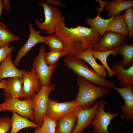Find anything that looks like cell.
<instances>
[{
  "label": "cell",
  "mask_w": 133,
  "mask_h": 133,
  "mask_svg": "<svg viewBox=\"0 0 133 133\" xmlns=\"http://www.w3.org/2000/svg\"><path fill=\"white\" fill-rule=\"evenodd\" d=\"M47 52L45 46L42 44L39 50L38 54L33 60L32 68L35 70L42 85H51V77L57 66V64L50 66L46 63L44 59Z\"/></svg>",
  "instance_id": "7"
},
{
  "label": "cell",
  "mask_w": 133,
  "mask_h": 133,
  "mask_svg": "<svg viewBox=\"0 0 133 133\" xmlns=\"http://www.w3.org/2000/svg\"><path fill=\"white\" fill-rule=\"evenodd\" d=\"M19 37L12 33L1 22L0 23V49L12 42L19 41Z\"/></svg>",
  "instance_id": "25"
},
{
  "label": "cell",
  "mask_w": 133,
  "mask_h": 133,
  "mask_svg": "<svg viewBox=\"0 0 133 133\" xmlns=\"http://www.w3.org/2000/svg\"><path fill=\"white\" fill-rule=\"evenodd\" d=\"M92 48H90L75 56L77 58L82 59L87 62L98 74L105 78L107 77V71L102 65L99 64L96 62L92 53Z\"/></svg>",
  "instance_id": "19"
},
{
  "label": "cell",
  "mask_w": 133,
  "mask_h": 133,
  "mask_svg": "<svg viewBox=\"0 0 133 133\" xmlns=\"http://www.w3.org/2000/svg\"><path fill=\"white\" fill-rule=\"evenodd\" d=\"M106 31L116 33L126 36L128 35V28L123 15L120 13L116 15L107 25Z\"/></svg>",
  "instance_id": "22"
},
{
  "label": "cell",
  "mask_w": 133,
  "mask_h": 133,
  "mask_svg": "<svg viewBox=\"0 0 133 133\" xmlns=\"http://www.w3.org/2000/svg\"><path fill=\"white\" fill-rule=\"evenodd\" d=\"M38 4L43 8L45 19L42 22L35 19L36 26L39 29L46 31L48 35L54 33L57 26L64 17L62 12L59 9L51 5L47 2L41 1Z\"/></svg>",
  "instance_id": "4"
},
{
  "label": "cell",
  "mask_w": 133,
  "mask_h": 133,
  "mask_svg": "<svg viewBox=\"0 0 133 133\" xmlns=\"http://www.w3.org/2000/svg\"><path fill=\"white\" fill-rule=\"evenodd\" d=\"M28 26L30 32L28 38L26 43L18 50L13 62L16 67L19 65L22 58L35 45L40 43H44V36L40 35V32L34 29L32 23H30Z\"/></svg>",
  "instance_id": "12"
},
{
  "label": "cell",
  "mask_w": 133,
  "mask_h": 133,
  "mask_svg": "<svg viewBox=\"0 0 133 133\" xmlns=\"http://www.w3.org/2000/svg\"><path fill=\"white\" fill-rule=\"evenodd\" d=\"M66 55L63 50H53L47 52L45 54L44 59L47 64L51 66L56 64L60 58Z\"/></svg>",
  "instance_id": "29"
},
{
  "label": "cell",
  "mask_w": 133,
  "mask_h": 133,
  "mask_svg": "<svg viewBox=\"0 0 133 133\" xmlns=\"http://www.w3.org/2000/svg\"><path fill=\"white\" fill-rule=\"evenodd\" d=\"M10 43H9L0 49V63L3 61L8 54L13 51L14 47L10 46Z\"/></svg>",
  "instance_id": "32"
},
{
  "label": "cell",
  "mask_w": 133,
  "mask_h": 133,
  "mask_svg": "<svg viewBox=\"0 0 133 133\" xmlns=\"http://www.w3.org/2000/svg\"><path fill=\"white\" fill-rule=\"evenodd\" d=\"M11 130L10 133H18L20 131L28 127L39 128L40 126L28 118L12 112Z\"/></svg>",
  "instance_id": "20"
},
{
  "label": "cell",
  "mask_w": 133,
  "mask_h": 133,
  "mask_svg": "<svg viewBox=\"0 0 133 133\" xmlns=\"http://www.w3.org/2000/svg\"><path fill=\"white\" fill-rule=\"evenodd\" d=\"M78 109L66 114L58 120L55 133H72L77 123Z\"/></svg>",
  "instance_id": "18"
},
{
  "label": "cell",
  "mask_w": 133,
  "mask_h": 133,
  "mask_svg": "<svg viewBox=\"0 0 133 133\" xmlns=\"http://www.w3.org/2000/svg\"><path fill=\"white\" fill-rule=\"evenodd\" d=\"M98 109L91 123L94 127V133H110L108 130L112 120L119 115L118 113L106 112L104 107L107 101L105 100L100 99L98 101Z\"/></svg>",
  "instance_id": "8"
},
{
  "label": "cell",
  "mask_w": 133,
  "mask_h": 133,
  "mask_svg": "<svg viewBox=\"0 0 133 133\" xmlns=\"http://www.w3.org/2000/svg\"><path fill=\"white\" fill-rule=\"evenodd\" d=\"M46 2L50 4L51 3L54 6L56 5H58L63 7H65L63 5L61 1L57 0H47Z\"/></svg>",
  "instance_id": "34"
},
{
  "label": "cell",
  "mask_w": 133,
  "mask_h": 133,
  "mask_svg": "<svg viewBox=\"0 0 133 133\" xmlns=\"http://www.w3.org/2000/svg\"><path fill=\"white\" fill-rule=\"evenodd\" d=\"M123 98L124 105L121 107L122 112L126 121L133 120V86L120 88L115 86L113 88Z\"/></svg>",
  "instance_id": "14"
},
{
  "label": "cell",
  "mask_w": 133,
  "mask_h": 133,
  "mask_svg": "<svg viewBox=\"0 0 133 133\" xmlns=\"http://www.w3.org/2000/svg\"><path fill=\"white\" fill-rule=\"evenodd\" d=\"M2 7L3 10L8 12H10L11 9V6L8 0H1Z\"/></svg>",
  "instance_id": "33"
},
{
  "label": "cell",
  "mask_w": 133,
  "mask_h": 133,
  "mask_svg": "<svg viewBox=\"0 0 133 133\" xmlns=\"http://www.w3.org/2000/svg\"><path fill=\"white\" fill-rule=\"evenodd\" d=\"M7 111L15 112L31 121H33L32 98L22 100L18 98L9 99L4 97L3 102L0 103V112Z\"/></svg>",
  "instance_id": "6"
},
{
  "label": "cell",
  "mask_w": 133,
  "mask_h": 133,
  "mask_svg": "<svg viewBox=\"0 0 133 133\" xmlns=\"http://www.w3.org/2000/svg\"><path fill=\"white\" fill-rule=\"evenodd\" d=\"M7 80L3 79L1 81H0V89H5L6 87Z\"/></svg>",
  "instance_id": "35"
},
{
  "label": "cell",
  "mask_w": 133,
  "mask_h": 133,
  "mask_svg": "<svg viewBox=\"0 0 133 133\" xmlns=\"http://www.w3.org/2000/svg\"><path fill=\"white\" fill-rule=\"evenodd\" d=\"M133 6V0H115L109 1L105 9L108 11L107 16L110 17H115Z\"/></svg>",
  "instance_id": "21"
},
{
  "label": "cell",
  "mask_w": 133,
  "mask_h": 133,
  "mask_svg": "<svg viewBox=\"0 0 133 133\" xmlns=\"http://www.w3.org/2000/svg\"><path fill=\"white\" fill-rule=\"evenodd\" d=\"M127 36L118 33L106 31L93 48L92 50L102 52L115 51L126 43Z\"/></svg>",
  "instance_id": "9"
},
{
  "label": "cell",
  "mask_w": 133,
  "mask_h": 133,
  "mask_svg": "<svg viewBox=\"0 0 133 133\" xmlns=\"http://www.w3.org/2000/svg\"><path fill=\"white\" fill-rule=\"evenodd\" d=\"M22 78L24 100L32 98L40 89L42 84L39 78L33 68L30 71L27 70L24 73Z\"/></svg>",
  "instance_id": "11"
},
{
  "label": "cell",
  "mask_w": 133,
  "mask_h": 133,
  "mask_svg": "<svg viewBox=\"0 0 133 133\" xmlns=\"http://www.w3.org/2000/svg\"><path fill=\"white\" fill-rule=\"evenodd\" d=\"M111 68L122 88L133 86V64L125 69L119 65L117 62H114L112 63Z\"/></svg>",
  "instance_id": "15"
},
{
  "label": "cell",
  "mask_w": 133,
  "mask_h": 133,
  "mask_svg": "<svg viewBox=\"0 0 133 133\" xmlns=\"http://www.w3.org/2000/svg\"><path fill=\"white\" fill-rule=\"evenodd\" d=\"M65 66L77 76H81L98 86L113 89L114 84L98 74L89 67L84 60L75 56L66 55L64 58Z\"/></svg>",
  "instance_id": "2"
},
{
  "label": "cell",
  "mask_w": 133,
  "mask_h": 133,
  "mask_svg": "<svg viewBox=\"0 0 133 133\" xmlns=\"http://www.w3.org/2000/svg\"><path fill=\"white\" fill-rule=\"evenodd\" d=\"M92 53L95 59H99L102 65L105 67L106 69L108 77L110 78L113 77L115 75L114 73L108 65L107 58L110 55L112 54L113 56H115L117 54V53L113 50L99 52L92 50Z\"/></svg>",
  "instance_id": "26"
},
{
  "label": "cell",
  "mask_w": 133,
  "mask_h": 133,
  "mask_svg": "<svg viewBox=\"0 0 133 133\" xmlns=\"http://www.w3.org/2000/svg\"><path fill=\"white\" fill-rule=\"evenodd\" d=\"M128 30V36L130 39L133 37V7H131L126 10L123 15Z\"/></svg>",
  "instance_id": "30"
},
{
  "label": "cell",
  "mask_w": 133,
  "mask_h": 133,
  "mask_svg": "<svg viewBox=\"0 0 133 133\" xmlns=\"http://www.w3.org/2000/svg\"><path fill=\"white\" fill-rule=\"evenodd\" d=\"M28 133V132H27V133Z\"/></svg>",
  "instance_id": "37"
},
{
  "label": "cell",
  "mask_w": 133,
  "mask_h": 133,
  "mask_svg": "<svg viewBox=\"0 0 133 133\" xmlns=\"http://www.w3.org/2000/svg\"><path fill=\"white\" fill-rule=\"evenodd\" d=\"M3 10V9L2 6L1 0H0V23L1 22L0 20V17Z\"/></svg>",
  "instance_id": "36"
},
{
  "label": "cell",
  "mask_w": 133,
  "mask_h": 133,
  "mask_svg": "<svg viewBox=\"0 0 133 133\" xmlns=\"http://www.w3.org/2000/svg\"><path fill=\"white\" fill-rule=\"evenodd\" d=\"M57 122L49 117L46 115L43 117L42 125L36 128L34 133H55Z\"/></svg>",
  "instance_id": "27"
},
{
  "label": "cell",
  "mask_w": 133,
  "mask_h": 133,
  "mask_svg": "<svg viewBox=\"0 0 133 133\" xmlns=\"http://www.w3.org/2000/svg\"><path fill=\"white\" fill-rule=\"evenodd\" d=\"M98 12L97 15L94 18L88 17L86 19V23L91 27H93L98 31L101 37L106 32V28L109 23L115 18V16L107 19L101 17Z\"/></svg>",
  "instance_id": "24"
},
{
  "label": "cell",
  "mask_w": 133,
  "mask_h": 133,
  "mask_svg": "<svg viewBox=\"0 0 133 133\" xmlns=\"http://www.w3.org/2000/svg\"><path fill=\"white\" fill-rule=\"evenodd\" d=\"M55 87L54 84L42 85L40 90L32 98L34 122L40 126L47 114L49 95Z\"/></svg>",
  "instance_id": "5"
},
{
  "label": "cell",
  "mask_w": 133,
  "mask_h": 133,
  "mask_svg": "<svg viewBox=\"0 0 133 133\" xmlns=\"http://www.w3.org/2000/svg\"><path fill=\"white\" fill-rule=\"evenodd\" d=\"M11 53L1 63L0 65V81L5 78L18 77H22L26 71L16 67L12 61Z\"/></svg>",
  "instance_id": "17"
},
{
  "label": "cell",
  "mask_w": 133,
  "mask_h": 133,
  "mask_svg": "<svg viewBox=\"0 0 133 133\" xmlns=\"http://www.w3.org/2000/svg\"><path fill=\"white\" fill-rule=\"evenodd\" d=\"M11 127V118L6 116L0 117V133H7Z\"/></svg>",
  "instance_id": "31"
},
{
  "label": "cell",
  "mask_w": 133,
  "mask_h": 133,
  "mask_svg": "<svg viewBox=\"0 0 133 133\" xmlns=\"http://www.w3.org/2000/svg\"><path fill=\"white\" fill-rule=\"evenodd\" d=\"M76 81L79 89L75 100L80 107L90 108L96 100L111 93L110 89L95 86L81 76H77Z\"/></svg>",
  "instance_id": "3"
},
{
  "label": "cell",
  "mask_w": 133,
  "mask_h": 133,
  "mask_svg": "<svg viewBox=\"0 0 133 133\" xmlns=\"http://www.w3.org/2000/svg\"><path fill=\"white\" fill-rule=\"evenodd\" d=\"M79 107L75 100L59 102L51 99H49L46 115L57 122L61 118L68 113L74 112Z\"/></svg>",
  "instance_id": "10"
},
{
  "label": "cell",
  "mask_w": 133,
  "mask_h": 133,
  "mask_svg": "<svg viewBox=\"0 0 133 133\" xmlns=\"http://www.w3.org/2000/svg\"><path fill=\"white\" fill-rule=\"evenodd\" d=\"M22 77H16L9 78L7 80L6 88L3 92L5 98L9 99L15 98H24Z\"/></svg>",
  "instance_id": "16"
},
{
  "label": "cell",
  "mask_w": 133,
  "mask_h": 133,
  "mask_svg": "<svg viewBox=\"0 0 133 133\" xmlns=\"http://www.w3.org/2000/svg\"><path fill=\"white\" fill-rule=\"evenodd\" d=\"M98 102L90 108L79 107L77 115V122L71 133H82L91 124L98 106Z\"/></svg>",
  "instance_id": "13"
},
{
  "label": "cell",
  "mask_w": 133,
  "mask_h": 133,
  "mask_svg": "<svg viewBox=\"0 0 133 133\" xmlns=\"http://www.w3.org/2000/svg\"><path fill=\"white\" fill-rule=\"evenodd\" d=\"M65 17L57 26L55 33L63 43L66 55L76 56L81 52L93 48L100 38L95 28L80 25L66 27Z\"/></svg>",
  "instance_id": "1"
},
{
  "label": "cell",
  "mask_w": 133,
  "mask_h": 133,
  "mask_svg": "<svg viewBox=\"0 0 133 133\" xmlns=\"http://www.w3.org/2000/svg\"><path fill=\"white\" fill-rule=\"evenodd\" d=\"M115 51L123 57L122 60L117 62L122 67H128L133 64V44L126 43Z\"/></svg>",
  "instance_id": "23"
},
{
  "label": "cell",
  "mask_w": 133,
  "mask_h": 133,
  "mask_svg": "<svg viewBox=\"0 0 133 133\" xmlns=\"http://www.w3.org/2000/svg\"><path fill=\"white\" fill-rule=\"evenodd\" d=\"M44 43L49 47V51L63 50L64 44L55 33L50 35L44 36Z\"/></svg>",
  "instance_id": "28"
}]
</instances>
